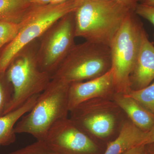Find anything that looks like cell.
<instances>
[{"label": "cell", "instance_id": "17", "mask_svg": "<svg viewBox=\"0 0 154 154\" xmlns=\"http://www.w3.org/2000/svg\"><path fill=\"white\" fill-rule=\"evenodd\" d=\"M22 25V21L17 23L0 21V49L8 44L17 37Z\"/></svg>", "mask_w": 154, "mask_h": 154}, {"label": "cell", "instance_id": "14", "mask_svg": "<svg viewBox=\"0 0 154 154\" xmlns=\"http://www.w3.org/2000/svg\"><path fill=\"white\" fill-rule=\"evenodd\" d=\"M39 94L31 97L16 110L0 116V145L8 146L15 142L16 134L14 132V128L15 125L23 116L33 108Z\"/></svg>", "mask_w": 154, "mask_h": 154}, {"label": "cell", "instance_id": "7", "mask_svg": "<svg viewBox=\"0 0 154 154\" xmlns=\"http://www.w3.org/2000/svg\"><path fill=\"white\" fill-rule=\"evenodd\" d=\"M74 12L57 20L37 39L38 65L51 76L75 45Z\"/></svg>", "mask_w": 154, "mask_h": 154}, {"label": "cell", "instance_id": "15", "mask_svg": "<svg viewBox=\"0 0 154 154\" xmlns=\"http://www.w3.org/2000/svg\"><path fill=\"white\" fill-rule=\"evenodd\" d=\"M33 5L31 0H0V21L20 23Z\"/></svg>", "mask_w": 154, "mask_h": 154}, {"label": "cell", "instance_id": "25", "mask_svg": "<svg viewBox=\"0 0 154 154\" xmlns=\"http://www.w3.org/2000/svg\"><path fill=\"white\" fill-rule=\"evenodd\" d=\"M31 1L34 5H44L50 4L51 0H31Z\"/></svg>", "mask_w": 154, "mask_h": 154}, {"label": "cell", "instance_id": "22", "mask_svg": "<svg viewBox=\"0 0 154 154\" xmlns=\"http://www.w3.org/2000/svg\"><path fill=\"white\" fill-rule=\"evenodd\" d=\"M122 154H145V145L137 146L130 149Z\"/></svg>", "mask_w": 154, "mask_h": 154}, {"label": "cell", "instance_id": "16", "mask_svg": "<svg viewBox=\"0 0 154 154\" xmlns=\"http://www.w3.org/2000/svg\"><path fill=\"white\" fill-rule=\"evenodd\" d=\"M125 95L134 99L154 114V82L145 88L131 90Z\"/></svg>", "mask_w": 154, "mask_h": 154}, {"label": "cell", "instance_id": "11", "mask_svg": "<svg viewBox=\"0 0 154 154\" xmlns=\"http://www.w3.org/2000/svg\"><path fill=\"white\" fill-rule=\"evenodd\" d=\"M154 80V45L145 32L133 71L130 77L131 90L143 89Z\"/></svg>", "mask_w": 154, "mask_h": 154}, {"label": "cell", "instance_id": "9", "mask_svg": "<svg viewBox=\"0 0 154 154\" xmlns=\"http://www.w3.org/2000/svg\"><path fill=\"white\" fill-rule=\"evenodd\" d=\"M42 141L54 154H94L98 149L91 137L68 117L56 122Z\"/></svg>", "mask_w": 154, "mask_h": 154}, {"label": "cell", "instance_id": "8", "mask_svg": "<svg viewBox=\"0 0 154 154\" xmlns=\"http://www.w3.org/2000/svg\"><path fill=\"white\" fill-rule=\"evenodd\" d=\"M120 109L112 98H96L73 108L69 118L90 137L103 138L113 133Z\"/></svg>", "mask_w": 154, "mask_h": 154}, {"label": "cell", "instance_id": "6", "mask_svg": "<svg viewBox=\"0 0 154 154\" xmlns=\"http://www.w3.org/2000/svg\"><path fill=\"white\" fill-rule=\"evenodd\" d=\"M111 66L109 46L86 41L75 45L51 79L70 85L102 76L109 71Z\"/></svg>", "mask_w": 154, "mask_h": 154}, {"label": "cell", "instance_id": "19", "mask_svg": "<svg viewBox=\"0 0 154 154\" xmlns=\"http://www.w3.org/2000/svg\"><path fill=\"white\" fill-rule=\"evenodd\" d=\"M9 154H54L43 141L35 142Z\"/></svg>", "mask_w": 154, "mask_h": 154}, {"label": "cell", "instance_id": "10", "mask_svg": "<svg viewBox=\"0 0 154 154\" xmlns=\"http://www.w3.org/2000/svg\"><path fill=\"white\" fill-rule=\"evenodd\" d=\"M116 93L114 72L111 68L105 74L86 82L70 84L69 110L81 103L96 98H112Z\"/></svg>", "mask_w": 154, "mask_h": 154}, {"label": "cell", "instance_id": "27", "mask_svg": "<svg viewBox=\"0 0 154 154\" xmlns=\"http://www.w3.org/2000/svg\"><path fill=\"white\" fill-rule=\"evenodd\" d=\"M70 1V0H51V2L50 4H60V3L65 2H68V1Z\"/></svg>", "mask_w": 154, "mask_h": 154}, {"label": "cell", "instance_id": "18", "mask_svg": "<svg viewBox=\"0 0 154 154\" xmlns=\"http://www.w3.org/2000/svg\"><path fill=\"white\" fill-rule=\"evenodd\" d=\"M13 89L6 73H0V116L3 115L12 99Z\"/></svg>", "mask_w": 154, "mask_h": 154}, {"label": "cell", "instance_id": "13", "mask_svg": "<svg viewBox=\"0 0 154 154\" xmlns=\"http://www.w3.org/2000/svg\"><path fill=\"white\" fill-rule=\"evenodd\" d=\"M147 135V132L142 131L131 121H125L122 125L117 137L107 144L104 154H122L132 148L144 145Z\"/></svg>", "mask_w": 154, "mask_h": 154}, {"label": "cell", "instance_id": "24", "mask_svg": "<svg viewBox=\"0 0 154 154\" xmlns=\"http://www.w3.org/2000/svg\"><path fill=\"white\" fill-rule=\"evenodd\" d=\"M145 154H154V143L145 145Z\"/></svg>", "mask_w": 154, "mask_h": 154}, {"label": "cell", "instance_id": "2", "mask_svg": "<svg viewBox=\"0 0 154 154\" xmlns=\"http://www.w3.org/2000/svg\"><path fill=\"white\" fill-rule=\"evenodd\" d=\"M69 85L60 80L51 79L39 94L33 108L17 122L14 133L28 134L37 140H43L56 122L68 117Z\"/></svg>", "mask_w": 154, "mask_h": 154}, {"label": "cell", "instance_id": "23", "mask_svg": "<svg viewBox=\"0 0 154 154\" xmlns=\"http://www.w3.org/2000/svg\"><path fill=\"white\" fill-rule=\"evenodd\" d=\"M154 143V125L151 129L147 132L146 138L145 141L144 145L147 144L149 143Z\"/></svg>", "mask_w": 154, "mask_h": 154}, {"label": "cell", "instance_id": "26", "mask_svg": "<svg viewBox=\"0 0 154 154\" xmlns=\"http://www.w3.org/2000/svg\"><path fill=\"white\" fill-rule=\"evenodd\" d=\"M139 3L147 5L154 6V0H140Z\"/></svg>", "mask_w": 154, "mask_h": 154}, {"label": "cell", "instance_id": "4", "mask_svg": "<svg viewBox=\"0 0 154 154\" xmlns=\"http://www.w3.org/2000/svg\"><path fill=\"white\" fill-rule=\"evenodd\" d=\"M79 3V0H70L58 4L33 5L22 21L17 37L0 53V73L5 72L21 50L39 38L59 19L75 11Z\"/></svg>", "mask_w": 154, "mask_h": 154}, {"label": "cell", "instance_id": "20", "mask_svg": "<svg viewBox=\"0 0 154 154\" xmlns=\"http://www.w3.org/2000/svg\"><path fill=\"white\" fill-rule=\"evenodd\" d=\"M134 12L139 17L146 19L154 26V6L139 3Z\"/></svg>", "mask_w": 154, "mask_h": 154}, {"label": "cell", "instance_id": "1", "mask_svg": "<svg viewBox=\"0 0 154 154\" xmlns=\"http://www.w3.org/2000/svg\"><path fill=\"white\" fill-rule=\"evenodd\" d=\"M131 11L115 0H79L74 12L76 37L110 47Z\"/></svg>", "mask_w": 154, "mask_h": 154}, {"label": "cell", "instance_id": "12", "mask_svg": "<svg viewBox=\"0 0 154 154\" xmlns=\"http://www.w3.org/2000/svg\"><path fill=\"white\" fill-rule=\"evenodd\" d=\"M112 99L134 125L145 132L151 129L154 125L153 113L136 100L125 94L115 93Z\"/></svg>", "mask_w": 154, "mask_h": 154}, {"label": "cell", "instance_id": "21", "mask_svg": "<svg viewBox=\"0 0 154 154\" xmlns=\"http://www.w3.org/2000/svg\"><path fill=\"white\" fill-rule=\"evenodd\" d=\"M131 11H134L140 0H115Z\"/></svg>", "mask_w": 154, "mask_h": 154}, {"label": "cell", "instance_id": "3", "mask_svg": "<svg viewBox=\"0 0 154 154\" xmlns=\"http://www.w3.org/2000/svg\"><path fill=\"white\" fill-rule=\"evenodd\" d=\"M38 39L23 48L14 57L5 72L13 94L4 114L22 106L35 95L41 94L51 81V76L38 65Z\"/></svg>", "mask_w": 154, "mask_h": 154}, {"label": "cell", "instance_id": "5", "mask_svg": "<svg viewBox=\"0 0 154 154\" xmlns=\"http://www.w3.org/2000/svg\"><path fill=\"white\" fill-rule=\"evenodd\" d=\"M145 32L139 16L131 11L110 45L115 93L127 94L131 90L130 77Z\"/></svg>", "mask_w": 154, "mask_h": 154}]
</instances>
